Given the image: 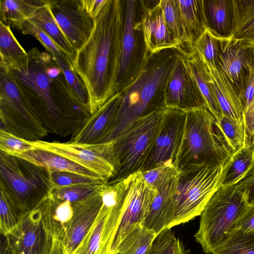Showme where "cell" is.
Returning <instances> with one entry per match:
<instances>
[{"label":"cell","instance_id":"obj_10","mask_svg":"<svg viewBox=\"0 0 254 254\" xmlns=\"http://www.w3.org/2000/svg\"><path fill=\"white\" fill-rule=\"evenodd\" d=\"M32 142L37 148L64 157L96 174L107 182L116 174L114 140L95 144L70 141L61 142L39 140Z\"/></svg>","mask_w":254,"mask_h":254},{"label":"cell","instance_id":"obj_8","mask_svg":"<svg viewBox=\"0 0 254 254\" xmlns=\"http://www.w3.org/2000/svg\"><path fill=\"white\" fill-rule=\"evenodd\" d=\"M223 166H204L179 172L171 228L200 216L219 189Z\"/></svg>","mask_w":254,"mask_h":254},{"label":"cell","instance_id":"obj_4","mask_svg":"<svg viewBox=\"0 0 254 254\" xmlns=\"http://www.w3.org/2000/svg\"><path fill=\"white\" fill-rule=\"evenodd\" d=\"M187 112L184 135L174 162L183 171L204 166H224L232 155L213 115L206 108Z\"/></svg>","mask_w":254,"mask_h":254},{"label":"cell","instance_id":"obj_1","mask_svg":"<svg viewBox=\"0 0 254 254\" xmlns=\"http://www.w3.org/2000/svg\"><path fill=\"white\" fill-rule=\"evenodd\" d=\"M27 65L10 70L26 104L48 132L73 136L91 115L70 89L55 59L36 47L28 52Z\"/></svg>","mask_w":254,"mask_h":254},{"label":"cell","instance_id":"obj_49","mask_svg":"<svg viewBox=\"0 0 254 254\" xmlns=\"http://www.w3.org/2000/svg\"><path fill=\"white\" fill-rule=\"evenodd\" d=\"M107 0H81L83 8L93 18L99 13Z\"/></svg>","mask_w":254,"mask_h":254},{"label":"cell","instance_id":"obj_36","mask_svg":"<svg viewBox=\"0 0 254 254\" xmlns=\"http://www.w3.org/2000/svg\"><path fill=\"white\" fill-rule=\"evenodd\" d=\"M0 231L5 236L20 223L23 215L17 209L5 186L0 183Z\"/></svg>","mask_w":254,"mask_h":254},{"label":"cell","instance_id":"obj_29","mask_svg":"<svg viewBox=\"0 0 254 254\" xmlns=\"http://www.w3.org/2000/svg\"><path fill=\"white\" fill-rule=\"evenodd\" d=\"M187 42L193 44L208 28L204 0H178Z\"/></svg>","mask_w":254,"mask_h":254},{"label":"cell","instance_id":"obj_9","mask_svg":"<svg viewBox=\"0 0 254 254\" xmlns=\"http://www.w3.org/2000/svg\"><path fill=\"white\" fill-rule=\"evenodd\" d=\"M0 128L29 141L41 140L49 133L30 110L11 74L0 64Z\"/></svg>","mask_w":254,"mask_h":254},{"label":"cell","instance_id":"obj_53","mask_svg":"<svg viewBox=\"0 0 254 254\" xmlns=\"http://www.w3.org/2000/svg\"><path fill=\"white\" fill-rule=\"evenodd\" d=\"M111 254H120L118 252L116 251Z\"/></svg>","mask_w":254,"mask_h":254},{"label":"cell","instance_id":"obj_19","mask_svg":"<svg viewBox=\"0 0 254 254\" xmlns=\"http://www.w3.org/2000/svg\"><path fill=\"white\" fill-rule=\"evenodd\" d=\"M105 184L86 198L72 202L73 215L64 226L60 240L64 247V254L73 253L95 221L102 205Z\"/></svg>","mask_w":254,"mask_h":254},{"label":"cell","instance_id":"obj_2","mask_svg":"<svg viewBox=\"0 0 254 254\" xmlns=\"http://www.w3.org/2000/svg\"><path fill=\"white\" fill-rule=\"evenodd\" d=\"M123 2L107 0L94 18L91 35L77 51L72 63L88 91L91 114L116 93L124 22Z\"/></svg>","mask_w":254,"mask_h":254},{"label":"cell","instance_id":"obj_30","mask_svg":"<svg viewBox=\"0 0 254 254\" xmlns=\"http://www.w3.org/2000/svg\"><path fill=\"white\" fill-rule=\"evenodd\" d=\"M48 0H0V20L13 27L31 19Z\"/></svg>","mask_w":254,"mask_h":254},{"label":"cell","instance_id":"obj_42","mask_svg":"<svg viewBox=\"0 0 254 254\" xmlns=\"http://www.w3.org/2000/svg\"><path fill=\"white\" fill-rule=\"evenodd\" d=\"M55 60L62 69L75 97L82 104L89 108L88 91L80 76L73 69L72 65L60 59H55Z\"/></svg>","mask_w":254,"mask_h":254},{"label":"cell","instance_id":"obj_48","mask_svg":"<svg viewBox=\"0 0 254 254\" xmlns=\"http://www.w3.org/2000/svg\"><path fill=\"white\" fill-rule=\"evenodd\" d=\"M249 205H254V175L246 177L237 184Z\"/></svg>","mask_w":254,"mask_h":254},{"label":"cell","instance_id":"obj_3","mask_svg":"<svg viewBox=\"0 0 254 254\" xmlns=\"http://www.w3.org/2000/svg\"><path fill=\"white\" fill-rule=\"evenodd\" d=\"M176 49L150 54L135 79L122 91L117 116L102 142L113 141L138 118L165 108L164 91L175 64Z\"/></svg>","mask_w":254,"mask_h":254},{"label":"cell","instance_id":"obj_54","mask_svg":"<svg viewBox=\"0 0 254 254\" xmlns=\"http://www.w3.org/2000/svg\"></svg>","mask_w":254,"mask_h":254},{"label":"cell","instance_id":"obj_25","mask_svg":"<svg viewBox=\"0 0 254 254\" xmlns=\"http://www.w3.org/2000/svg\"><path fill=\"white\" fill-rule=\"evenodd\" d=\"M205 65L210 76L223 116L238 123L246 128L244 113L238 95L216 68Z\"/></svg>","mask_w":254,"mask_h":254},{"label":"cell","instance_id":"obj_24","mask_svg":"<svg viewBox=\"0 0 254 254\" xmlns=\"http://www.w3.org/2000/svg\"><path fill=\"white\" fill-rule=\"evenodd\" d=\"M16 157L22 158L37 166L43 168L49 173L69 172L107 182L96 174L70 160L45 150L37 148Z\"/></svg>","mask_w":254,"mask_h":254},{"label":"cell","instance_id":"obj_21","mask_svg":"<svg viewBox=\"0 0 254 254\" xmlns=\"http://www.w3.org/2000/svg\"><path fill=\"white\" fill-rule=\"evenodd\" d=\"M121 100L120 92L116 93L91 114L81 128L69 141L88 144L102 143L117 116Z\"/></svg>","mask_w":254,"mask_h":254},{"label":"cell","instance_id":"obj_37","mask_svg":"<svg viewBox=\"0 0 254 254\" xmlns=\"http://www.w3.org/2000/svg\"><path fill=\"white\" fill-rule=\"evenodd\" d=\"M160 3L165 22L177 47L186 43V34L178 0H161Z\"/></svg>","mask_w":254,"mask_h":254},{"label":"cell","instance_id":"obj_13","mask_svg":"<svg viewBox=\"0 0 254 254\" xmlns=\"http://www.w3.org/2000/svg\"><path fill=\"white\" fill-rule=\"evenodd\" d=\"M128 188L120 222L109 254L114 253L123 239L147 217L157 190L144 180L141 171L127 177Z\"/></svg>","mask_w":254,"mask_h":254},{"label":"cell","instance_id":"obj_38","mask_svg":"<svg viewBox=\"0 0 254 254\" xmlns=\"http://www.w3.org/2000/svg\"><path fill=\"white\" fill-rule=\"evenodd\" d=\"M216 125L232 155L249 144L246 128L238 123L223 116Z\"/></svg>","mask_w":254,"mask_h":254},{"label":"cell","instance_id":"obj_46","mask_svg":"<svg viewBox=\"0 0 254 254\" xmlns=\"http://www.w3.org/2000/svg\"><path fill=\"white\" fill-rule=\"evenodd\" d=\"M240 101L244 115L254 105V65L251 69L250 77Z\"/></svg>","mask_w":254,"mask_h":254},{"label":"cell","instance_id":"obj_39","mask_svg":"<svg viewBox=\"0 0 254 254\" xmlns=\"http://www.w3.org/2000/svg\"><path fill=\"white\" fill-rule=\"evenodd\" d=\"M23 34L34 37L44 46L47 53L54 58L64 61L72 65L69 57L56 44L52 39L34 21L28 19L14 26Z\"/></svg>","mask_w":254,"mask_h":254},{"label":"cell","instance_id":"obj_41","mask_svg":"<svg viewBox=\"0 0 254 254\" xmlns=\"http://www.w3.org/2000/svg\"><path fill=\"white\" fill-rule=\"evenodd\" d=\"M101 185L83 184L62 187L56 186L50 182L49 192L57 200L73 202L86 198Z\"/></svg>","mask_w":254,"mask_h":254},{"label":"cell","instance_id":"obj_55","mask_svg":"<svg viewBox=\"0 0 254 254\" xmlns=\"http://www.w3.org/2000/svg\"></svg>","mask_w":254,"mask_h":254},{"label":"cell","instance_id":"obj_47","mask_svg":"<svg viewBox=\"0 0 254 254\" xmlns=\"http://www.w3.org/2000/svg\"><path fill=\"white\" fill-rule=\"evenodd\" d=\"M237 228L247 232H254V205H249L238 222Z\"/></svg>","mask_w":254,"mask_h":254},{"label":"cell","instance_id":"obj_16","mask_svg":"<svg viewBox=\"0 0 254 254\" xmlns=\"http://www.w3.org/2000/svg\"><path fill=\"white\" fill-rule=\"evenodd\" d=\"M164 105L166 108L184 111L207 109L196 82L179 51L174 66L165 83Z\"/></svg>","mask_w":254,"mask_h":254},{"label":"cell","instance_id":"obj_34","mask_svg":"<svg viewBox=\"0 0 254 254\" xmlns=\"http://www.w3.org/2000/svg\"><path fill=\"white\" fill-rule=\"evenodd\" d=\"M228 40L219 38L207 28L193 45L203 63L208 66L216 68L218 59Z\"/></svg>","mask_w":254,"mask_h":254},{"label":"cell","instance_id":"obj_51","mask_svg":"<svg viewBox=\"0 0 254 254\" xmlns=\"http://www.w3.org/2000/svg\"><path fill=\"white\" fill-rule=\"evenodd\" d=\"M0 254H13L8 245L5 237L1 241Z\"/></svg>","mask_w":254,"mask_h":254},{"label":"cell","instance_id":"obj_33","mask_svg":"<svg viewBox=\"0 0 254 254\" xmlns=\"http://www.w3.org/2000/svg\"><path fill=\"white\" fill-rule=\"evenodd\" d=\"M157 235L154 231L139 225L123 239L115 252L120 254H145L151 248Z\"/></svg>","mask_w":254,"mask_h":254},{"label":"cell","instance_id":"obj_23","mask_svg":"<svg viewBox=\"0 0 254 254\" xmlns=\"http://www.w3.org/2000/svg\"><path fill=\"white\" fill-rule=\"evenodd\" d=\"M177 50L185 60L188 67L205 101L207 109L214 117L216 122H219L223 117L222 110L207 69L197 54L193 44H183L178 46Z\"/></svg>","mask_w":254,"mask_h":254},{"label":"cell","instance_id":"obj_14","mask_svg":"<svg viewBox=\"0 0 254 254\" xmlns=\"http://www.w3.org/2000/svg\"><path fill=\"white\" fill-rule=\"evenodd\" d=\"M187 112L164 108L150 153L141 171L174 162L184 135Z\"/></svg>","mask_w":254,"mask_h":254},{"label":"cell","instance_id":"obj_44","mask_svg":"<svg viewBox=\"0 0 254 254\" xmlns=\"http://www.w3.org/2000/svg\"><path fill=\"white\" fill-rule=\"evenodd\" d=\"M49 176L52 184L62 187L83 184H102L108 183L69 172L49 173Z\"/></svg>","mask_w":254,"mask_h":254},{"label":"cell","instance_id":"obj_31","mask_svg":"<svg viewBox=\"0 0 254 254\" xmlns=\"http://www.w3.org/2000/svg\"><path fill=\"white\" fill-rule=\"evenodd\" d=\"M233 3L231 39L254 45V0H233Z\"/></svg>","mask_w":254,"mask_h":254},{"label":"cell","instance_id":"obj_52","mask_svg":"<svg viewBox=\"0 0 254 254\" xmlns=\"http://www.w3.org/2000/svg\"><path fill=\"white\" fill-rule=\"evenodd\" d=\"M250 143H253L254 144V132L253 133Z\"/></svg>","mask_w":254,"mask_h":254},{"label":"cell","instance_id":"obj_35","mask_svg":"<svg viewBox=\"0 0 254 254\" xmlns=\"http://www.w3.org/2000/svg\"><path fill=\"white\" fill-rule=\"evenodd\" d=\"M211 254H254V232L234 229Z\"/></svg>","mask_w":254,"mask_h":254},{"label":"cell","instance_id":"obj_32","mask_svg":"<svg viewBox=\"0 0 254 254\" xmlns=\"http://www.w3.org/2000/svg\"><path fill=\"white\" fill-rule=\"evenodd\" d=\"M30 19L38 25L69 57L72 65L76 52L72 48L54 19L50 10L49 0Z\"/></svg>","mask_w":254,"mask_h":254},{"label":"cell","instance_id":"obj_45","mask_svg":"<svg viewBox=\"0 0 254 254\" xmlns=\"http://www.w3.org/2000/svg\"><path fill=\"white\" fill-rule=\"evenodd\" d=\"M177 170L173 164L167 163L141 172L145 181L158 190L164 185Z\"/></svg>","mask_w":254,"mask_h":254},{"label":"cell","instance_id":"obj_40","mask_svg":"<svg viewBox=\"0 0 254 254\" xmlns=\"http://www.w3.org/2000/svg\"><path fill=\"white\" fill-rule=\"evenodd\" d=\"M145 254H190L182 242L172 228H166L159 233L150 249Z\"/></svg>","mask_w":254,"mask_h":254},{"label":"cell","instance_id":"obj_22","mask_svg":"<svg viewBox=\"0 0 254 254\" xmlns=\"http://www.w3.org/2000/svg\"><path fill=\"white\" fill-rule=\"evenodd\" d=\"M179 173L177 170L164 185L157 190L149 212L142 224L157 234L166 228H172Z\"/></svg>","mask_w":254,"mask_h":254},{"label":"cell","instance_id":"obj_17","mask_svg":"<svg viewBox=\"0 0 254 254\" xmlns=\"http://www.w3.org/2000/svg\"><path fill=\"white\" fill-rule=\"evenodd\" d=\"M58 25L76 52L87 42L95 21L83 8L81 0H49Z\"/></svg>","mask_w":254,"mask_h":254},{"label":"cell","instance_id":"obj_27","mask_svg":"<svg viewBox=\"0 0 254 254\" xmlns=\"http://www.w3.org/2000/svg\"><path fill=\"white\" fill-rule=\"evenodd\" d=\"M254 164V144H247L232 154L223 166L219 188L237 184L247 177Z\"/></svg>","mask_w":254,"mask_h":254},{"label":"cell","instance_id":"obj_5","mask_svg":"<svg viewBox=\"0 0 254 254\" xmlns=\"http://www.w3.org/2000/svg\"><path fill=\"white\" fill-rule=\"evenodd\" d=\"M249 205L237 184L219 188L214 192L200 215L194 235L206 254H212L236 229Z\"/></svg>","mask_w":254,"mask_h":254},{"label":"cell","instance_id":"obj_18","mask_svg":"<svg viewBox=\"0 0 254 254\" xmlns=\"http://www.w3.org/2000/svg\"><path fill=\"white\" fill-rule=\"evenodd\" d=\"M254 65V45L230 39L217 63L216 69L234 89L240 100Z\"/></svg>","mask_w":254,"mask_h":254},{"label":"cell","instance_id":"obj_50","mask_svg":"<svg viewBox=\"0 0 254 254\" xmlns=\"http://www.w3.org/2000/svg\"><path fill=\"white\" fill-rule=\"evenodd\" d=\"M248 143H250L254 132V105L244 115Z\"/></svg>","mask_w":254,"mask_h":254},{"label":"cell","instance_id":"obj_26","mask_svg":"<svg viewBox=\"0 0 254 254\" xmlns=\"http://www.w3.org/2000/svg\"><path fill=\"white\" fill-rule=\"evenodd\" d=\"M207 27L215 35L224 39L232 36L233 0H204Z\"/></svg>","mask_w":254,"mask_h":254},{"label":"cell","instance_id":"obj_11","mask_svg":"<svg viewBox=\"0 0 254 254\" xmlns=\"http://www.w3.org/2000/svg\"><path fill=\"white\" fill-rule=\"evenodd\" d=\"M124 22L116 80V93L122 91L139 74L150 54L142 33L135 26L138 1H125Z\"/></svg>","mask_w":254,"mask_h":254},{"label":"cell","instance_id":"obj_28","mask_svg":"<svg viewBox=\"0 0 254 254\" xmlns=\"http://www.w3.org/2000/svg\"><path fill=\"white\" fill-rule=\"evenodd\" d=\"M0 64L9 70H19L25 66L28 54L12 32L10 26L0 21Z\"/></svg>","mask_w":254,"mask_h":254},{"label":"cell","instance_id":"obj_6","mask_svg":"<svg viewBox=\"0 0 254 254\" xmlns=\"http://www.w3.org/2000/svg\"><path fill=\"white\" fill-rule=\"evenodd\" d=\"M164 108L136 120L114 140L117 169L108 182L121 181L141 171L153 145Z\"/></svg>","mask_w":254,"mask_h":254},{"label":"cell","instance_id":"obj_20","mask_svg":"<svg viewBox=\"0 0 254 254\" xmlns=\"http://www.w3.org/2000/svg\"><path fill=\"white\" fill-rule=\"evenodd\" d=\"M139 1L142 13L135 26L142 33L147 52L153 55L166 49H176L177 45L165 22L160 0L149 5L145 0Z\"/></svg>","mask_w":254,"mask_h":254},{"label":"cell","instance_id":"obj_43","mask_svg":"<svg viewBox=\"0 0 254 254\" xmlns=\"http://www.w3.org/2000/svg\"><path fill=\"white\" fill-rule=\"evenodd\" d=\"M36 148L32 141L21 138L0 128V151L17 156Z\"/></svg>","mask_w":254,"mask_h":254},{"label":"cell","instance_id":"obj_12","mask_svg":"<svg viewBox=\"0 0 254 254\" xmlns=\"http://www.w3.org/2000/svg\"><path fill=\"white\" fill-rule=\"evenodd\" d=\"M125 197L123 190L116 187L103 190L102 203L96 220L72 254H109L119 226L112 213H122Z\"/></svg>","mask_w":254,"mask_h":254},{"label":"cell","instance_id":"obj_7","mask_svg":"<svg viewBox=\"0 0 254 254\" xmlns=\"http://www.w3.org/2000/svg\"><path fill=\"white\" fill-rule=\"evenodd\" d=\"M0 183L5 186L22 215L43 200L48 193L50 184L46 169L1 151Z\"/></svg>","mask_w":254,"mask_h":254},{"label":"cell","instance_id":"obj_15","mask_svg":"<svg viewBox=\"0 0 254 254\" xmlns=\"http://www.w3.org/2000/svg\"><path fill=\"white\" fill-rule=\"evenodd\" d=\"M40 203L4 236L13 254H50L54 239L44 223Z\"/></svg>","mask_w":254,"mask_h":254}]
</instances>
